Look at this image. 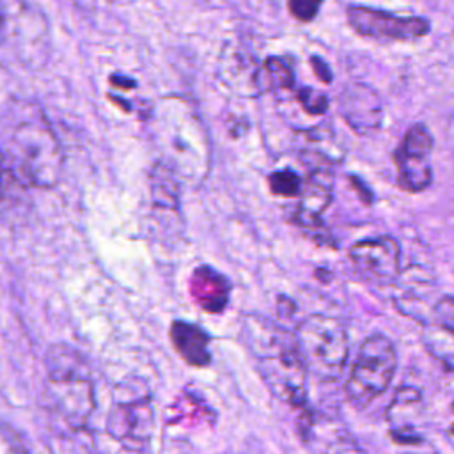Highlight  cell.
I'll return each instance as SVG.
<instances>
[{
  "label": "cell",
  "instance_id": "obj_1",
  "mask_svg": "<svg viewBox=\"0 0 454 454\" xmlns=\"http://www.w3.org/2000/svg\"><path fill=\"white\" fill-rule=\"evenodd\" d=\"M4 176L16 184L53 188L64 170V153L44 112L28 101H12L4 114Z\"/></svg>",
  "mask_w": 454,
  "mask_h": 454
},
{
  "label": "cell",
  "instance_id": "obj_2",
  "mask_svg": "<svg viewBox=\"0 0 454 454\" xmlns=\"http://www.w3.org/2000/svg\"><path fill=\"white\" fill-rule=\"evenodd\" d=\"M241 339L255 356V367L268 390L280 401L303 408L309 371L300 358L294 333L262 316L243 317Z\"/></svg>",
  "mask_w": 454,
  "mask_h": 454
},
{
  "label": "cell",
  "instance_id": "obj_3",
  "mask_svg": "<svg viewBox=\"0 0 454 454\" xmlns=\"http://www.w3.org/2000/svg\"><path fill=\"white\" fill-rule=\"evenodd\" d=\"M44 406L71 433H82L94 411V388L87 358L69 344H51L44 355Z\"/></svg>",
  "mask_w": 454,
  "mask_h": 454
},
{
  "label": "cell",
  "instance_id": "obj_4",
  "mask_svg": "<svg viewBox=\"0 0 454 454\" xmlns=\"http://www.w3.org/2000/svg\"><path fill=\"white\" fill-rule=\"evenodd\" d=\"M154 117V131L160 149L176 172L188 170L200 179L207 172L209 149L200 117L181 98H165Z\"/></svg>",
  "mask_w": 454,
  "mask_h": 454
},
{
  "label": "cell",
  "instance_id": "obj_5",
  "mask_svg": "<svg viewBox=\"0 0 454 454\" xmlns=\"http://www.w3.org/2000/svg\"><path fill=\"white\" fill-rule=\"evenodd\" d=\"M296 348L309 374L321 381H333L340 376L349 342L344 325L328 314H309L294 330Z\"/></svg>",
  "mask_w": 454,
  "mask_h": 454
},
{
  "label": "cell",
  "instance_id": "obj_6",
  "mask_svg": "<svg viewBox=\"0 0 454 454\" xmlns=\"http://www.w3.org/2000/svg\"><path fill=\"white\" fill-rule=\"evenodd\" d=\"M2 48L25 69H39L50 55L44 12L28 0H2Z\"/></svg>",
  "mask_w": 454,
  "mask_h": 454
},
{
  "label": "cell",
  "instance_id": "obj_7",
  "mask_svg": "<svg viewBox=\"0 0 454 454\" xmlns=\"http://www.w3.org/2000/svg\"><path fill=\"white\" fill-rule=\"evenodd\" d=\"M397 369V351L394 342L383 333L364 339L344 385L351 404L364 408L380 397L392 383Z\"/></svg>",
  "mask_w": 454,
  "mask_h": 454
},
{
  "label": "cell",
  "instance_id": "obj_8",
  "mask_svg": "<svg viewBox=\"0 0 454 454\" xmlns=\"http://www.w3.org/2000/svg\"><path fill=\"white\" fill-rule=\"evenodd\" d=\"M114 404L106 417V433L122 445L124 450L149 449L154 433L153 399L144 387L119 385L114 392Z\"/></svg>",
  "mask_w": 454,
  "mask_h": 454
},
{
  "label": "cell",
  "instance_id": "obj_9",
  "mask_svg": "<svg viewBox=\"0 0 454 454\" xmlns=\"http://www.w3.org/2000/svg\"><path fill=\"white\" fill-rule=\"evenodd\" d=\"M346 20L358 35L374 41H415L431 30L429 21L422 16H399L355 4L346 7Z\"/></svg>",
  "mask_w": 454,
  "mask_h": 454
},
{
  "label": "cell",
  "instance_id": "obj_10",
  "mask_svg": "<svg viewBox=\"0 0 454 454\" xmlns=\"http://www.w3.org/2000/svg\"><path fill=\"white\" fill-rule=\"evenodd\" d=\"M431 151L433 137L427 128L424 124H411L392 153V160L397 170V184L401 190L408 193H419L431 186Z\"/></svg>",
  "mask_w": 454,
  "mask_h": 454
},
{
  "label": "cell",
  "instance_id": "obj_11",
  "mask_svg": "<svg viewBox=\"0 0 454 454\" xmlns=\"http://www.w3.org/2000/svg\"><path fill=\"white\" fill-rule=\"evenodd\" d=\"M349 261L353 268L376 284H388L397 278L401 270V247L392 236L364 238L351 245Z\"/></svg>",
  "mask_w": 454,
  "mask_h": 454
},
{
  "label": "cell",
  "instance_id": "obj_12",
  "mask_svg": "<svg viewBox=\"0 0 454 454\" xmlns=\"http://www.w3.org/2000/svg\"><path fill=\"white\" fill-rule=\"evenodd\" d=\"M333 192V170L330 168L328 161L323 165L310 167L307 172L305 183L301 184V192L298 195L300 202L294 213L296 225L307 231L310 236L317 238V232L325 234V222L323 211L332 202Z\"/></svg>",
  "mask_w": 454,
  "mask_h": 454
},
{
  "label": "cell",
  "instance_id": "obj_13",
  "mask_svg": "<svg viewBox=\"0 0 454 454\" xmlns=\"http://www.w3.org/2000/svg\"><path fill=\"white\" fill-rule=\"evenodd\" d=\"M339 112L344 122L362 137L372 135L383 122V101L367 83H349L339 96Z\"/></svg>",
  "mask_w": 454,
  "mask_h": 454
},
{
  "label": "cell",
  "instance_id": "obj_14",
  "mask_svg": "<svg viewBox=\"0 0 454 454\" xmlns=\"http://www.w3.org/2000/svg\"><path fill=\"white\" fill-rule=\"evenodd\" d=\"M168 335L174 349L184 364L192 367H207L211 364V337L202 326L176 319L170 325Z\"/></svg>",
  "mask_w": 454,
  "mask_h": 454
},
{
  "label": "cell",
  "instance_id": "obj_15",
  "mask_svg": "<svg viewBox=\"0 0 454 454\" xmlns=\"http://www.w3.org/2000/svg\"><path fill=\"white\" fill-rule=\"evenodd\" d=\"M229 280L215 268L199 266L190 277V293L195 303L206 312L218 314L229 303Z\"/></svg>",
  "mask_w": 454,
  "mask_h": 454
},
{
  "label": "cell",
  "instance_id": "obj_16",
  "mask_svg": "<svg viewBox=\"0 0 454 454\" xmlns=\"http://www.w3.org/2000/svg\"><path fill=\"white\" fill-rule=\"evenodd\" d=\"M261 66L257 60L252 57L241 53V55H232L227 53L222 59V80L223 83L234 90L239 96L254 98L262 94V83H261Z\"/></svg>",
  "mask_w": 454,
  "mask_h": 454
},
{
  "label": "cell",
  "instance_id": "obj_17",
  "mask_svg": "<svg viewBox=\"0 0 454 454\" xmlns=\"http://www.w3.org/2000/svg\"><path fill=\"white\" fill-rule=\"evenodd\" d=\"M422 344L440 365L454 374V332L438 325H427L422 332Z\"/></svg>",
  "mask_w": 454,
  "mask_h": 454
},
{
  "label": "cell",
  "instance_id": "obj_18",
  "mask_svg": "<svg viewBox=\"0 0 454 454\" xmlns=\"http://www.w3.org/2000/svg\"><path fill=\"white\" fill-rule=\"evenodd\" d=\"M262 90H289L294 87L293 66L286 57H268L261 66Z\"/></svg>",
  "mask_w": 454,
  "mask_h": 454
},
{
  "label": "cell",
  "instance_id": "obj_19",
  "mask_svg": "<svg viewBox=\"0 0 454 454\" xmlns=\"http://www.w3.org/2000/svg\"><path fill=\"white\" fill-rule=\"evenodd\" d=\"M268 186L273 195L294 199L301 192V179L291 168H280L268 176Z\"/></svg>",
  "mask_w": 454,
  "mask_h": 454
},
{
  "label": "cell",
  "instance_id": "obj_20",
  "mask_svg": "<svg viewBox=\"0 0 454 454\" xmlns=\"http://www.w3.org/2000/svg\"><path fill=\"white\" fill-rule=\"evenodd\" d=\"M296 99L300 106L310 115H321L328 110V96L312 87H301L296 92Z\"/></svg>",
  "mask_w": 454,
  "mask_h": 454
},
{
  "label": "cell",
  "instance_id": "obj_21",
  "mask_svg": "<svg viewBox=\"0 0 454 454\" xmlns=\"http://www.w3.org/2000/svg\"><path fill=\"white\" fill-rule=\"evenodd\" d=\"M325 0H287V9L291 16L301 23L312 21Z\"/></svg>",
  "mask_w": 454,
  "mask_h": 454
},
{
  "label": "cell",
  "instance_id": "obj_22",
  "mask_svg": "<svg viewBox=\"0 0 454 454\" xmlns=\"http://www.w3.org/2000/svg\"><path fill=\"white\" fill-rule=\"evenodd\" d=\"M434 316L438 321L454 332V296H443L434 303Z\"/></svg>",
  "mask_w": 454,
  "mask_h": 454
},
{
  "label": "cell",
  "instance_id": "obj_23",
  "mask_svg": "<svg viewBox=\"0 0 454 454\" xmlns=\"http://www.w3.org/2000/svg\"><path fill=\"white\" fill-rule=\"evenodd\" d=\"M310 66H312L314 74H316L323 83H330V82L333 80V74H332L328 64H326L321 57L312 55V57H310Z\"/></svg>",
  "mask_w": 454,
  "mask_h": 454
},
{
  "label": "cell",
  "instance_id": "obj_24",
  "mask_svg": "<svg viewBox=\"0 0 454 454\" xmlns=\"http://www.w3.org/2000/svg\"><path fill=\"white\" fill-rule=\"evenodd\" d=\"M110 83H114L115 87H121V89H135L137 87L135 80H131L128 76H121V74H112Z\"/></svg>",
  "mask_w": 454,
  "mask_h": 454
},
{
  "label": "cell",
  "instance_id": "obj_25",
  "mask_svg": "<svg viewBox=\"0 0 454 454\" xmlns=\"http://www.w3.org/2000/svg\"><path fill=\"white\" fill-rule=\"evenodd\" d=\"M450 411H452V417H454V403L450 404ZM452 434H454V419H452V424H450V429H449Z\"/></svg>",
  "mask_w": 454,
  "mask_h": 454
}]
</instances>
